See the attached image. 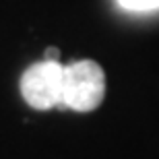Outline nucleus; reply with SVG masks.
<instances>
[{
	"label": "nucleus",
	"instance_id": "1",
	"mask_svg": "<svg viewBox=\"0 0 159 159\" xmlns=\"http://www.w3.org/2000/svg\"><path fill=\"white\" fill-rule=\"evenodd\" d=\"M106 97V72L93 60H79L64 66L62 101L58 110L93 112Z\"/></svg>",
	"mask_w": 159,
	"mask_h": 159
},
{
	"label": "nucleus",
	"instance_id": "2",
	"mask_svg": "<svg viewBox=\"0 0 159 159\" xmlns=\"http://www.w3.org/2000/svg\"><path fill=\"white\" fill-rule=\"evenodd\" d=\"M62 79H64V66L60 62H48V60L35 62L21 77V95L33 110L43 112L60 107Z\"/></svg>",
	"mask_w": 159,
	"mask_h": 159
},
{
	"label": "nucleus",
	"instance_id": "3",
	"mask_svg": "<svg viewBox=\"0 0 159 159\" xmlns=\"http://www.w3.org/2000/svg\"><path fill=\"white\" fill-rule=\"evenodd\" d=\"M118 4L124 11L132 12H147V11H157L159 0H118Z\"/></svg>",
	"mask_w": 159,
	"mask_h": 159
},
{
	"label": "nucleus",
	"instance_id": "4",
	"mask_svg": "<svg viewBox=\"0 0 159 159\" xmlns=\"http://www.w3.org/2000/svg\"><path fill=\"white\" fill-rule=\"evenodd\" d=\"M43 60H48V62H60V50L58 48H46Z\"/></svg>",
	"mask_w": 159,
	"mask_h": 159
}]
</instances>
